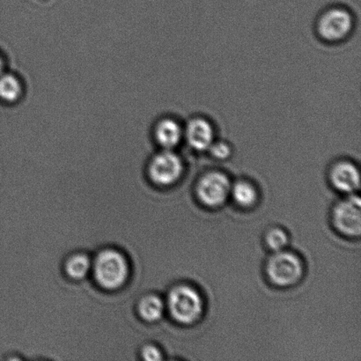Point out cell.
<instances>
[{"instance_id":"6da1fadb","label":"cell","mask_w":361,"mask_h":361,"mask_svg":"<svg viewBox=\"0 0 361 361\" xmlns=\"http://www.w3.org/2000/svg\"><path fill=\"white\" fill-rule=\"evenodd\" d=\"M90 275L94 284L102 292H119L132 277V264L126 253L118 247H102L92 259Z\"/></svg>"},{"instance_id":"7a4b0ae2","label":"cell","mask_w":361,"mask_h":361,"mask_svg":"<svg viewBox=\"0 0 361 361\" xmlns=\"http://www.w3.org/2000/svg\"><path fill=\"white\" fill-rule=\"evenodd\" d=\"M167 307L173 319L182 324H190L200 318L203 302L200 293L189 286L173 288L167 297Z\"/></svg>"},{"instance_id":"3957f363","label":"cell","mask_w":361,"mask_h":361,"mask_svg":"<svg viewBox=\"0 0 361 361\" xmlns=\"http://www.w3.org/2000/svg\"><path fill=\"white\" fill-rule=\"evenodd\" d=\"M267 274L272 283L279 286L295 284L303 274V264L296 255L278 251L267 264Z\"/></svg>"},{"instance_id":"277c9868","label":"cell","mask_w":361,"mask_h":361,"mask_svg":"<svg viewBox=\"0 0 361 361\" xmlns=\"http://www.w3.org/2000/svg\"><path fill=\"white\" fill-rule=\"evenodd\" d=\"M183 172V164L178 154L165 149L152 159L148 178L157 186L167 187L178 182Z\"/></svg>"},{"instance_id":"5b68a950","label":"cell","mask_w":361,"mask_h":361,"mask_svg":"<svg viewBox=\"0 0 361 361\" xmlns=\"http://www.w3.org/2000/svg\"><path fill=\"white\" fill-rule=\"evenodd\" d=\"M197 196L207 207H216L222 204L231 192L230 180L221 172L208 173L202 178L197 188Z\"/></svg>"},{"instance_id":"8992f818","label":"cell","mask_w":361,"mask_h":361,"mask_svg":"<svg viewBox=\"0 0 361 361\" xmlns=\"http://www.w3.org/2000/svg\"><path fill=\"white\" fill-rule=\"evenodd\" d=\"M353 27V18L348 11L334 8L327 11L318 23V32L324 40L337 42L345 38Z\"/></svg>"},{"instance_id":"52a82bcc","label":"cell","mask_w":361,"mask_h":361,"mask_svg":"<svg viewBox=\"0 0 361 361\" xmlns=\"http://www.w3.org/2000/svg\"><path fill=\"white\" fill-rule=\"evenodd\" d=\"M360 198L355 195L336 207L334 221L339 232L349 236H359L361 231Z\"/></svg>"},{"instance_id":"ba28073f","label":"cell","mask_w":361,"mask_h":361,"mask_svg":"<svg viewBox=\"0 0 361 361\" xmlns=\"http://www.w3.org/2000/svg\"><path fill=\"white\" fill-rule=\"evenodd\" d=\"M93 256L86 251L79 250L70 253L63 262L62 270L71 281L81 282L91 274Z\"/></svg>"},{"instance_id":"9c48e42d","label":"cell","mask_w":361,"mask_h":361,"mask_svg":"<svg viewBox=\"0 0 361 361\" xmlns=\"http://www.w3.org/2000/svg\"><path fill=\"white\" fill-rule=\"evenodd\" d=\"M331 178L336 189L341 192H355L360 187L359 169L351 162L342 161L335 165L331 173Z\"/></svg>"},{"instance_id":"30bf717a","label":"cell","mask_w":361,"mask_h":361,"mask_svg":"<svg viewBox=\"0 0 361 361\" xmlns=\"http://www.w3.org/2000/svg\"><path fill=\"white\" fill-rule=\"evenodd\" d=\"M214 135L211 123L204 118H195L188 123L186 139L195 150H208L214 143Z\"/></svg>"},{"instance_id":"8fae6325","label":"cell","mask_w":361,"mask_h":361,"mask_svg":"<svg viewBox=\"0 0 361 361\" xmlns=\"http://www.w3.org/2000/svg\"><path fill=\"white\" fill-rule=\"evenodd\" d=\"M164 300L154 293H146L137 300L135 313L144 323L154 324L164 317Z\"/></svg>"},{"instance_id":"7c38bea8","label":"cell","mask_w":361,"mask_h":361,"mask_svg":"<svg viewBox=\"0 0 361 361\" xmlns=\"http://www.w3.org/2000/svg\"><path fill=\"white\" fill-rule=\"evenodd\" d=\"M155 135H157L158 143L164 149L171 150L179 144L183 133L175 120L164 119L159 123Z\"/></svg>"},{"instance_id":"4fadbf2b","label":"cell","mask_w":361,"mask_h":361,"mask_svg":"<svg viewBox=\"0 0 361 361\" xmlns=\"http://www.w3.org/2000/svg\"><path fill=\"white\" fill-rule=\"evenodd\" d=\"M233 198L240 207H250L257 200V190L252 184L247 182L236 183L231 189Z\"/></svg>"},{"instance_id":"5bb4252c","label":"cell","mask_w":361,"mask_h":361,"mask_svg":"<svg viewBox=\"0 0 361 361\" xmlns=\"http://www.w3.org/2000/svg\"><path fill=\"white\" fill-rule=\"evenodd\" d=\"M21 94L20 81L16 77L5 74L0 75V98L6 102H16Z\"/></svg>"},{"instance_id":"9a60e30c","label":"cell","mask_w":361,"mask_h":361,"mask_svg":"<svg viewBox=\"0 0 361 361\" xmlns=\"http://www.w3.org/2000/svg\"><path fill=\"white\" fill-rule=\"evenodd\" d=\"M267 243L270 249L275 252L284 250L288 245V236L282 229L274 228L267 235Z\"/></svg>"},{"instance_id":"2e32d148","label":"cell","mask_w":361,"mask_h":361,"mask_svg":"<svg viewBox=\"0 0 361 361\" xmlns=\"http://www.w3.org/2000/svg\"><path fill=\"white\" fill-rule=\"evenodd\" d=\"M137 356H139V360L145 361H161L164 360V353H162L161 350L157 345L151 344V343L150 344L147 343V344L140 346Z\"/></svg>"},{"instance_id":"e0dca14e","label":"cell","mask_w":361,"mask_h":361,"mask_svg":"<svg viewBox=\"0 0 361 361\" xmlns=\"http://www.w3.org/2000/svg\"><path fill=\"white\" fill-rule=\"evenodd\" d=\"M209 151H210L212 157L219 159V160H225L231 154V148L228 144L223 142L212 143V146L209 147Z\"/></svg>"},{"instance_id":"ac0fdd59","label":"cell","mask_w":361,"mask_h":361,"mask_svg":"<svg viewBox=\"0 0 361 361\" xmlns=\"http://www.w3.org/2000/svg\"><path fill=\"white\" fill-rule=\"evenodd\" d=\"M3 70V62L1 58H0V74H1Z\"/></svg>"}]
</instances>
